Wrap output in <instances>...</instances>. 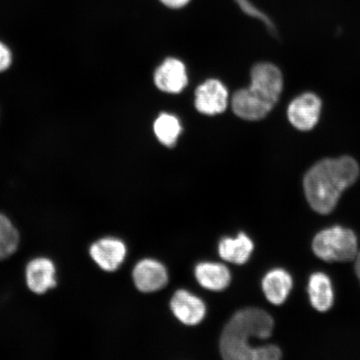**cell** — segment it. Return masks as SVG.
<instances>
[{"label":"cell","instance_id":"cell-18","mask_svg":"<svg viewBox=\"0 0 360 360\" xmlns=\"http://www.w3.org/2000/svg\"><path fill=\"white\" fill-rule=\"evenodd\" d=\"M155 134L161 143L165 146H173L181 132V125L176 117L169 114L159 116L154 124Z\"/></svg>","mask_w":360,"mask_h":360},{"label":"cell","instance_id":"cell-21","mask_svg":"<svg viewBox=\"0 0 360 360\" xmlns=\"http://www.w3.org/2000/svg\"><path fill=\"white\" fill-rule=\"evenodd\" d=\"M355 272H356L357 276L360 281V252L358 253L356 258H355Z\"/></svg>","mask_w":360,"mask_h":360},{"label":"cell","instance_id":"cell-2","mask_svg":"<svg viewBox=\"0 0 360 360\" xmlns=\"http://www.w3.org/2000/svg\"><path fill=\"white\" fill-rule=\"evenodd\" d=\"M359 175V165L349 156L319 161L305 174L306 199L317 213L330 214L342 193L356 181Z\"/></svg>","mask_w":360,"mask_h":360},{"label":"cell","instance_id":"cell-17","mask_svg":"<svg viewBox=\"0 0 360 360\" xmlns=\"http://www.w3.org/2000/svg\"><path fill=\"white\" fill-rule=\"evenodd\" d=\"M20 233L7 216L0 212V260L6 259L19 248Z\"/></svg>","mask_w":360,"mask_h":360},{"label":"cell","instance_id":"cell-3","mask_svg":"<svg viewBox=\"0 0 360 360\" xmlns=\"http://www.w3.org/2000/svg\"><path fill=\"white\" fill-rule=\"evenodd\" d=\"M313 250L326 262H349L355 259L359 253L357 238L347 229H328L314 237Z\"/></svg>","mask_w":360,"mask_h":360},{"label":"cell","instance_id":"cell-12","mask_svg":"<svg viewBox=\"0 0 360 360\" xmlns=\"http://www.w3.org/2000/svg\"><path fill=\"white\" fill-rule=\"evenodd\" d=\"M251 84L263 89L278 101L283 85L281 71L270 63H259L251 70Z\"/></svg>","mask_w":360,"mask_h":360},{"label":"cell","instance_id":"cell-13","mask_svg":"<svg viewBox=\"0 0 360 360\" xmlns=\"http://www.w3.org/2000/svg\"><path fill=\"white\" fill-rule=\"evenodd\" d=\"M195 277L200 285L210 290L220 291L226 289L231 277L225 265L218 263L202 262L195 268Z\"/></svg>","mask_w":360,"mask_h":360},{"label":"cell","instance_id":"cell-19","mask_svg":"<svg viewBox=\"0 0 360 360\" xmlns=\"http://www.w3.org/2000/svg\"><path fill=\"white\" fill-rule=\"evenodd\" d=\"M12 62V55L10 49L0 42V73L6 70L11 66Z\"/></svg>","mask_w":360,"mask_h":360},{"label":"cell","instance_id":"cell-10","mask_svg":"<svg viewBox=\"0 0 360 360\" xmlns=\"http://www.w3.org/2000/svg\"><path fill=\"white\" fill-rule=\"evenodd\" d=\"M170 307L175 317L187 326L198 325L206 314L205 303L190 292L184 290L175 292L171 300Z\"/></svg>","mask_w":360,"mask_h":360},{"label":"cell","instance_id":"cell-11","mask_svg":"<svg viewBox=\"0 0 360 360\" xmlns=\"http://www.w3.org/2000/svg\"><path fill=\"white\" fill-rule=\"evenodd\" d=\"M155 83L162 91L169 94L181 92L188 84L186 66L176 58H167L155 71Z\"/></svg>","mask_w":360,"mask_h":360},{"label":"cell","instance_id":"cell-6","mask_svg":"<svg viewBox=\"0 0 360 360\" xmlns=\"http://www.w3.org/2000/svg\"><path fill=\"white\" fill-rule=\"evenodd\" d=\"M25 280L27 286L34 294H45L57 285L55 263L46 257L31 259L25 269Z\"/></svg>","mask_w":360,"mask_h":360},{"label":"cell","instance_id":"cell-20","mask_svg":"<svg viewBox=\"0 0 360 360\" xmlns=\"http://www.w3.org/2000/svg\"><path fill=\"white\" fill-rule=\"evenodd\" d=\"M190 0H161L162 3H164L166 6L170 8H180L186 6Z\"/></svg>","mask_w":360,"mask_h":360},{"label":"cell","instance_id":"cell-9","mask_svg":"<svg viewBox=\"0 0 360 360\" xmlns=\"http://www.w3.org/2000/svg\"><path fill=\"white\" fill-rule=\"evenodd\" d=\"M133 278L138 290L145 292L159 290L168 283L167 270L154 259L139 261L134 267Z\"/></svg>","mask_w":360,"mask_h":360},{"label":"cell","instance_id":"cell-16","mask_svg":"<svg viewBox=\"0 0 360 360\" xmlns=\"http://www.w3.org/2000/svg\"><path fill=\"white\" fill-rule=\"evenodd\" d=\"M309 294L314 309L326 312L334 303V292L330 278L325 274H314L309 278Z\"/></svg>","mask_w":360,"mask_h":360},{"label":"cell","instance_id":"cell-1","mask_svg":"<svg viewBox=\"0 0 360 360\" xmlns=\"http://www.w3.org/2000/svg\"><path fill=\"white\" fill-rule=\"evenodd\" d=\"M274 321L264 310L250 308L237 312L224 328L220 338V352L227 360H277L281 351L274 345L253 348L250 337L267 339L272 335Z\"/></svg>","mask_w":360,"mask_h":360},{"label":"cell","instance_id":"cell-15","mask_svg":"<svg viewBox=\"0 0 360 360\" xmlns=\"http://www.w3.org/2000/svg\"><path fill=\"white\" fill-rule=\"evenodd\" d=\"M253 250V241L244 233H238L236 238H224L219 245L220 257L236 264L246 263Z\"/></svg>","mask_w":360,"mask_h":360},{"label":"cell","instance_id":"cell-14","mask_svg":"<svg viewBox=\"0 0 360 360\" xmlns=\"http://www.w3.org/2000/svg\"><path fill=\"white\" fill-rule=\"evenodd\" d=\"M292 281L285 270L277 269L269 272L262 281L265 296L270 303L280 305L285 302L292 289Z\"/></svg>","mask_w":360,"mask_h":360},{"label":"cell","instance_id":"cell-4","mask_svg":"<svg viewBox=\"0 0 360 360\" xmlns=\"http://www.w3.org/2000/svg\"><path fill=\"white\" fill-rule=\"evenodd\" d=\"M321 108V100L316 94L304 93L290 103L288 118L297 129L308 131L319 122Z\"/></svg>","mask_w":360,"mask_h":360},{"label":"cell","instance_id":"cell-8","mask_svg":"<svg viewBox=\"0 0 360 360\" xmlns=\"http://www.w3.org/2000/svg\"><path fill=\"white\" fill-rule=\"evenodd\" d=\"M89 255L98 266L108 272L115 271L124 262L126 246L115 238H103L90 247Z\"/></svg>","mask_w":360,"mask_h":360},{"label":"cell","instance_id":"cell-7","mask_svg":"<svg viewBox=\"0 0 360 360\" xmlns=\"http://www.w3.org/2000/svg\"><path fill=\"white\" fill-rule=\"evenodd\" d=\"M227 105L228 91L219 80H207L196 89L195 107L201 114H221L226 110Z\"/></svg>","mask_w":360,"mask_h":360},{"label":"cell","instance_id":"cell-5","mask_svg":"<svg viewBox=\"0 0 360 360\" xmlns=\"http://www.w3.org/2000/svg\"><path fill=\"white\" fill-rule=\"evenodd\" d=\"M274 103L250 86L238 90L232 98V109L240 118L260 120L273 110Z\"/></svg>","mask_w":360,"mask_h":360}]
</instances>
